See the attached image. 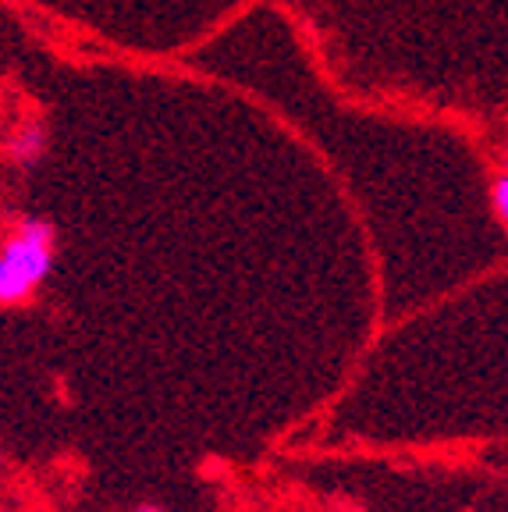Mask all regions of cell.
Segmentation results:
<instances>
[{"label":"cell","instance_id":"obj_1","mask_svg":"<svg viewBox=\"0 0 508 512\" xmlns=\"http://www.w3.org/2000/svg\"><path fill=\"white\" fill-rule=\"evenodd\" d=\"M54 224L25 217L0 242V306H22L54 271Z\"/></svg>","mask_w":508,"mask_h":512},{"label":"cell","instance_id":"obj_2","mask_svg":"<svg viewBox=\"0 0 508 512\" xmlns=\"http://www.w3.org/2000/svg\"><path fill=\"white\" fill-rule=\"evenodd\" d=\"M8 153L18 164H36V160L47 153V128H43V121H22V125L11 132Z\"/></svg>","mask_w":508,"mask_h":512},{"label":"cell","instance_id":"obj_3","mask_svg":"<svg viewBox=\"0 0 508 512\" xmlns=\"http://www.w3.org/2000/svg\"><path fill=\"white\" fill-rule=\"evenodd\" d=\"M487 196H491L494 221L508 224V175H505V171H501V175H494V182H491V189H487Z\"/></svg>","mask_w":508,"mask_h":512},{"label":"cell","instance_id":"obj_4","mask_svg":"<svg viewBox=\"0 0 508 512\" xmlns=\"http://www.w3.org/2000/svg\"><path fill=\"white\" fill-rule=\"evenodd\" d=\"M132 512H167V509H160V505H135Z\"/></svg>","mask_w":508,"mask_h":512}]
</instances>
